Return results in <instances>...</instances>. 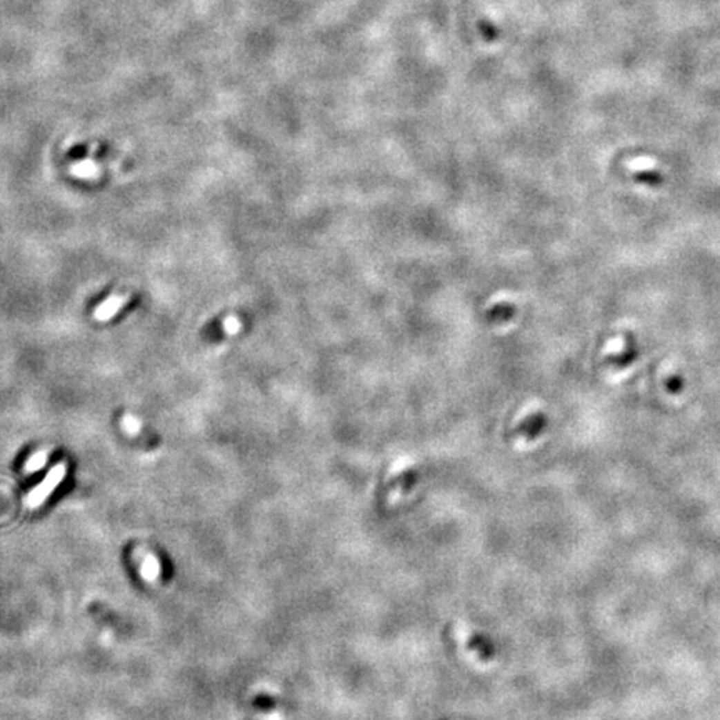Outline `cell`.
<instances>
[{
    "label": "cell",
    "instance_id": "obj_1",
    "mask_svg": "<svg viewBox=\"0 0 720 720\" xmlns=\"http://www.w3.org/2000/svg\"><path fill=\"white\" fill-rule=\"evenodd\" d=\"M545 427L547 413L544 409L538 407L537 404H530L514 417L509 432H507V438L517 449H525L536 444L538 437L545 432Z\"/></svg>",
    "mask_w": 720,
    "mask_h": 720
},
{
    "label": "cell",
    "instance_id": "obj_2",
    "mask_svg": "<svg viewBox=\"0 0 720 720\" xmlns=\"http://www.w3.org/2000/svg\"><path fill=\"white\" fill-rule=\"evenodd\" d=\"M419 482V474L413 464L404 460H399L396 465H392L387 478H385V496L389 500H402L404 497L410 496Z\"/></svg>",
    "mask_w": 720,
    "mask_h": 720
},
{
    "label": "cell",
    "instance_id": "obj_3",
    "mask_svg": "<svg viewBox=\"0 0 720 720\" xmlns=\"http://www.w3.org/2000/svg\"><path fill=\"white\" fill-rule=\"evenodd\" d=\"M66 472H67V467L64 462H60V464L54 465V467L50 469V472L47 474L46 478H43L40 484L35 487L34 490L27 496L26 498V505L30 507V509H35V507L42 505L43 502L49 498V496L52 492H54L55 489L60 485V482L64 480V477H66Z\"/></svg>",
    "mask_w": 720,
    "mask_h": 720
},
{
    "label": "cell",
    "instance_id": "obj_4",
    "mask_svg": "<svg viewBox=\"0 0 720 720\" xmlns=\"http://www.w3.org/2000/svg\"><path fill=\"white\" fill-rule=\"evenodd\" d=\"M517 315V305L509 297H498L490 302L487 309V319L490 324H507Z\"/></svg>",
    "mask_w": 720,
    "mask_h": 720
},
{
    "label": "cell",
    "instance_id": "obj_5",
    "mask_svg": "<svg viewBox=\"0 0 720 720\" xmlns=\"http://www.w3.org/2000/svg\"><path fill=\"white\" fill-rule=\"evenodd\" d=\"M127 302V297L124 295H119V293H114V295H110L108 299H106L102 302V304L99 305L97 309H95L94 312V317L97 319L99 322H107L110 320L112 317L117 313L120 309L124 307V304Z\"/></svg>",
    "mask_w": 720,
    "mask_h": 720
},
{
    "label": "cell",
    "instance_id": "obj_6",
    "mask_svg": "<svg viewBox=\"0 0 720 720\" xmlns=\"http://www.w3.org/2000/svg\"><path fill=\"white\" fill-rule=\"evenodd\" d=\"M140 574L142 578L147 582H155L160 575V564L157 561L155 555L146 554L142 558V564H140Z\"/></svg>",
    "mask_w": 720,
    "mask_h": 720
},
{
    "label": "cell",
    "instance_id": "obj_7",
    "mask_svg": "<svg viewBox=\"0 0 720 720\" xmlns=\"http://www.w3.org/2000/svg\"><path fill=\"white\" fill-rule=\"evenodd\" d=\"M70 171L72 174L80 177V179H94V177L99 175V167L92 160H82V162L74 164Z\"/></svg>",
    "mask_w": 720,
    "mask_h": 720
},
{
    "label": "cell",
    "instance_id": "obj_8",
    "mask_svg": "<svg viewBox=\"0 0 720 720\" xmlns=\"http://www.w3.org/2000/svg\"><path fill=\"white\" fill-rule=\"evenodd\" d=\"M46 462H47V452H46V450H39V452L32 454V457L26 462V467H23V472H26V474L37 472V470H40V469L43 467V465H46Z\"/></svg>",
    "mask_w": 720,
    "mask_h": 720
},
{
    "label": "cell",
    "instance_id": "obj_9",
    "mask_svg": "<svg viewBox=\"0 0 720 720\" xmlns=\"http://www.w3.org/2000/svg\"><path fill=\"white\" fill-rule=\"evenodd\" d=\"M122 427L127 434H130V436H137V434L140 432V422L137 420L135 417L126 416L122 419Z\"/></svg>",
    "mask_w": 720,
    "mask_h": 720
},
{
    "label": "cell",
    "instance_id": "obj_10",
    "mask_svg": "<svg viewBox=\"0 0 720 720\" xmlns=\"http://www.w3.org/2000/svg\"><path fill=\"white\" fill-rule=\"evenodd\" d=\"M240 329H242V322L237 319V317L231 315L224 320V331L227 332L228 335H235Z\"/></svg>",
    "mask_w": 720,
    "mask_h": 720
}]
</instances>
